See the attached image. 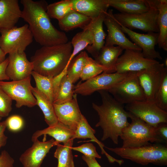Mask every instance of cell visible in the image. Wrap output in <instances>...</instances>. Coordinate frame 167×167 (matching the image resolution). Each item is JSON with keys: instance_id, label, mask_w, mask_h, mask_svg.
Here are the masks:
<instances>
[{"instance_id": "1", "label": "cell", "mask_w": 167, "mask_h": 167, "mask_svg": "<svg viewBox=\"0 0 167 167\" xmlns=\"http://www.w3.org/2000/svg\"><path fill=\"white\" fill-rule=\"evenodd\" d=\"M21 18L26 22L36 42L42 46H51L68 42L65 33L56 29L47 13L45 0H21Z\"/></svg>"}, {"instance_id": "2", "label": "cell", "mask_w": 167, "mask_h": 167, "mask_svg": "<svg viewBox=\"0 0 167 167\" xmlns=\"http://www.w3.org/2000/svg\"><path fill=\"white\" fill-rule=\"evenodd\" d=\"M98 92L101 97L102 104L98 105L92 103L93 108L97 112L99 118L95 126L101 127L103 130L102 141L110 138L114 143L118 144V137L122 130L129 124L127 119L129 113L107 91Z\"/></svg>"}, {"instance_id": "3", "label": "cell", "mask_w": 167, "mask_h": 167, "mask_svg": "<svg viewBox=\"0 0 167 167\" xmlns=\"http://www.w3.org/2000/svg\"><path fill=\"white\" fill-rule=\"evenodd\" d=\"M71 41L51 46H42L31 58L33 71L43 76L53 77L67 69L72 53Z\"/></svg>"}, {"instance_id": "4", "label": "cell", "mask_w": 167, "mask_h": 167, "mask_svg": "<svg viewBox=\"0 0 167 167\" xmlns=\"http://www.w3.org/2000/svg\"><path fill=\"white\" fill-rule=\"evenodd\" d=\"M105 148L122 158L143 165H167V146L160 143L132 148Z\"/></svg>"}, {"instance_id": "5", "label": "cell", "mask_w": 167, "mask_h": 167, "mask_svg": "<svg viewBox=\"0 0 167 167\" xmlns=\"http://www.w3.org/2000/svg\"><path fill=\"white\" fill-rule=\"evenodd\" d=\"M129 113L131 122L122 130L120 136L124 148L140 147L151 143L165 142L158 136L155 127Z\"/></svg>"}, {"instance_id": "6", "label": "cell", "mask_w": 167, "mask_h": 167, "mask_svg": "<svg viewBox=\"0 0 167 167\" xmlns=\"http://www.w3.org/2000/svg\"><path fill=\"white\" fill-rule=\"evenodd\" d=\"M147 1L149 9L146 12L133 14L118 13L113 14L114 17L120 24L129 29L159 33L157 21L159 0Z\"/></svg>"}, {"instance_id": "7", "label": "cell", "mask_w": 167, "mask_h": 167, "mask_svg": "<svg viewBox=\"0 0 167 167\" xmlns=\"http://www.w3.org/2000/svg\"><path fill=\"white\" fill-rule=\"evenodd\" d=\"M0 47L6 55L24 52L33 41V36L28 24L0 30Z\"/></svg>"}, {"instance_id": "8", "label": "cell", "mask_w": 167, "mask_h": 167, "mask_svg": "<svg viewBox=\"0 0 167 167\" xmlns=\"http://www.w3.org/2000/svg\"><path fill=\"white\" fill-rule=\"evenodd\" d=\"M133 73H120L115 72L108 73L103 72L74 86V93L87 96L96 91H108Z\"/></svg>"}, {"instance_id": "9", "label": "cell", "mask_w": 167, "mask_h": 167, "mask_svg": "<svg viewBox=\"0 0 167 167\" xmlns=\"http://www.w3.org/2000/svg\"><path fill=\"white\" fill-rule=\"evenodd\" d=\"M31 76L18 81H0V87L13 100L15 106L32 107L37 105V101L32 92L33 87L31 83Z\"/></svg>"}, {"instance_id": "10", "label": "cell", "mask_w": 167, "mask_h": 167, "mask_svg": "<svg viewBox=\"0 0 167 167\" xmlns=\"http://www.w3.org/2000/svg\"><path fill=\"white\" fill-rule=\"evenodd\" d=\"M137 73H133L107 91L122 105L146 101L145 96L139 83Z\"/></svg>"}, {"instance_id": "11", "label": "cell", "mask_w": 167, "mask_h": 167, "mask_svg": "<svg viewBox=\"0 0 167 167\" xmlns=\"http://www.w3.org/2000/svg\"><path fill=\"white\" fill-rule=\"evenodd\" d=\"M164 66V63H160L159 62L137 73L139 83L143 90L147 102L155 103L156 93L166 67Z\"/></svg>"}, {"instance_id": "12", "label": "cell", "mask_w": 167, "mask_h": 167, "mask_svg": "<svg viewBox=\"0 0 167 167\" xmlns=\"http://www.w3.org/2000/svg\"><path fill=\"white\" fill-rule=\"evenodd\" d=\"M127 111L154 126L162 122L167 123V111L159 108L155 103L135 101L127 104Z\"/></svg>"}, {"instance_id": "13", "label": "cell", "mask_w": 167, "mask_h": 167, "mask_svg": "<svg viewBox=\"0 0 167 167\" xmlns=\"http://www.w3.org/2000/svg\"><path fill=\"white\" fill-rule=\"evenodd\" d=\"M104 23L108 31L104 45H117L123 50L142 51L140 47L126 36L121 29L120 24L114 17L112 9H109L106 13Z\"/></svg>"}, {"instance_id": "14", "label": "cell", "mask_w": 167, "mask_h": 167, "mask_svg": "<svg viewBox=\"0 0 167 167\" xmlns=\"http://www.w3.org/2000/svg\"><path fill=\"white\" fill-rule=\"evenodd\" d=\"M159 62L145 58L142 51L126 49L120 56L115 66V72L120 73L138 72Z\"/></svg>"}, {"instance_id": "15", "label": "cell", "mask_w": 167, "mask_h": 167, "mask_svg": "<svg viewBox=\"0 0 167 167\" xmlns=\"http://www.w3.org/2000/svg\"><path fill=\"white\" fill-rule=\"evenodd\" d=\"M32 142V146L25 151L19 158L23 167H41L43 160L50 149L59 143L53 138L42 141L37 139Z\"/></svg>"}, {"instance_id": "16", "label": "cell", "mask_w": 167, "mask_h": 167, "mask_svg": "<svg viewBox=\"0 0 167 167\" xmlns=\"http://www.w3.org/2000/svg\"><path fill=\"white\" fill-rule=\"evenodd\" d=\"M119 23L123 32L126 33L134 43L142 49V53L145 58L151 59H162L160 53L155 49V46L158 43V33L148 32L145 34L140 33Z\"/></svg>"}, {"instance_id": "17", "label": "cell", "mask_w": 167, "mask_h": 167, "mask_svg": "<svg viewBox=\"0 0 167 167\" xmlns=\"http://www.w3.org/2000/svg\"><path fill=\"white\" fill-rule=\"evenodd\" d=\"M7 58L8 62L6 73L10 79L18 81L31 76L33 66L28 59L25 52L10 53Z\"/></svg>"}, {"instance_id": "18", "label": "cell", "mask_w": 167, "mask_h": 167, "mask_svg": "<svg viewBox=\"0 0 167 167\" xmlns=\"http://www.w3.org/2000/svg\"><path fill=\"white\" fill-rule=\"evenodd\" d=\"M77 95L74 94L72 99L65 103L53 104L58 121L74 131L76 129L82 115L78 104Z\"/></svg>"}, {"instance_id": "19", "label": "cell", "mask_w": 167, "mask_h": 167, "mask_svg": "<svg viewBox=\"0 0 167 167\" xmlns=\"http://www.w3.org/2000/svg\"><path fill=\"white\" fill-rule=\"evenodd\" d=\"M21 15L18 0H0V31L15 26Z\"/></svg>"}, {"instance_id": "20", "label": "cell", "mask_w": 167, "mask_h": 167, "mask_svg": "<svg viewBox=\"0 0 167 167\" xmlns=\"http://www.w3.org/2000/svg\"><path fill=\"white\" fill-rule=\"evenodd\" d=\"M74 10L92 19L106 13L109 6L108 0H72Z\"/></svg>"}, {"instance_id": "21", "label": "cell", "mask_w": 167, "mask_h": 167, "mask_svg": "<svg viewBox=\"0 0 167 167\" xmlns=\"http://www.w3.org/2000/svg\"><path fill=\"white\" fill-rule=\"evenodd\" d=\"M74 134V131L58 122L53 126L36 131L32 135L31 140L32 141L38 139L42 135H48L54 138L58 143H62L63 145H65L73 139Z\"/></svg>"}, {"instance_id": "22", "label": "cell", "mask_w": 167, "mask_h": 167, "mask_svg": "<svg viewBox=\"0 0 167 167\" xmlns=\"http://www.w3.org/2000/svg\"><path fill=\"white\" fill-rule=\"evenodd\" d=\"M105 14L92 19L88 27L92 32L93 40L92 44L87 46L86 49L94 58L105 45V40L107 35L104 31L103 23Z\"/></svg>"}, {"instance_id": "23", "label": "cell", "mask_w": 167, "mask_h": 167, "mask_svg": "<svg viewBox=\"0 0 167 167\" xmlns=\"http://www.w3.org/2000/svg\"><path fill=\"white\" fill-rule=\"evenodd\" d=\"M123 50L118 46L104 45L94 59L105 68L106 73H114L117 61Z\"/></svg>"}, {"instance_id": "24", "label": "cell", "mask_w": 167, "mask_h": 167, "mask_svg": "<svg viewBox=\"0 0 167 167\" xmlns=\"http://www.w3.org/2000/svg\"><path fill=\"white\" fill-rule=\"evenodd\" d=\"M109 6L121 13L133 14L148 11L149 5L147 0H108Z\"/></svg>"}, {"instance_id": "25", "label": "cell", "mask_w": 167, "mask_h": 167, "mask_svg": "<svg viewBox=\"0 0 167 167\" xmlns=\"http://www.w3.org/2000/svg\"><path fill=\"white\" fill-rule=\"evenodd\" d=\"M92 20L91 18L73 10L58 20L60 29L67 32L77 28L84 30L88 28Z\"/></svg>"}, {"instance_id": "26", "label": "cell", "mask_w": 167, "mask_h": 167, "mask_svg": "<svg viewBox=\"0 0 167 167\" xmlns=\"http://www.w3.org/2000/svg\"><path fill=\"white\" fill-rule=\"evenodd\" d=\"M74 131L73 139H90L91 141L95 142L98 144L101 149L102 154L105 155L109 162L112 163L116 162L118 163H120L119 160L114 158L105 151L104 149V145L95 137L94 134L96 133L95 130L90 126L86 119L83 114L76 129Z\"/></svg>"}, {"instance_id": "27", "label": "cell", "mask_w": 167, "mask_h": 167, "mask_svg": "<svg viewBox=\"0 0 167 167\" xmlns=\"http://www.w3.org/2000/svg\"><path fill=\"white\" fill-rule=\"evenodd\" d=\"M32 92L36 98L37 105L42 111L45 120L49 126L57 124L58 121L55 114L53 104L36 88L32 87Z\"/></svg>"}, {"instance_id": "28", "label": "cell", "mask_w": 167, "mask_h": 167, "mask_svg": "<svg viewBox=\"0 0 167 167\" xmlns=\"http://www.w3.org/2000/svg\"><path fill=\"white\" fill-rule=\"evenodd\" d=\"M157 24L159 30L158 39L159 47L167 51V0H159Z\"/></svg>"}, {"instance_id": "29", "label": "cell", "mask_w": 167, "mask_h": 167, "mask_svg": "<svg viewBox=\"0 0 167 167\" xmlns=\"http://www.w3.org/2000/svg\"><path fill=\"white\" fill-rule=\"evenodd\" d=\"M93 40L92 32L88 27L74 36L71 41L73 50L68 62V66L75 56L88 46L91 45L93 43Z\"/></svg>"}, {"instance_id": "30", "label": "cell", "mask_w": 167, "mask_h": 167, "mask_svg": "<svg viewBox=\"0 0 167 167\" xmlns=\"http://www.w3.org/2000/svg\"><path fill=\"white\" fill-rule=\"evenodd\" d=\"M89 57L85 51H81L71 61L67 69L66 75L73 84L80 78L83 68Z\"/></svg>"}, {"instance_id": "31", "label": "cell", "mask_w": 167, "mask_h": 167, "mask_svg": "<svg viewBox=\"0 0 167 167\" xmlns=\"http://www.w3.org/2000/svg\"><path fill=\"white\" fill-rule=\"evenodd\" d=\"M66 73L61 80L53 104H62L70 101L73 97L74 94V84L67 76Z\"/></svg>"}, {"instance_id": "32", "label": "cell", "mask_w": 167, "mask_h": 167, "mask_svg": "<svg viewBox=\"0 0 167 167\" xmlns=\"http://www.w3.org/2000/svg\"><path fill=\"white\" fill-rule=\"evenodd\" d=\"M73 139L65 145L58 143L54 154L58 160L57 167H75L72 149Z\"/></svg>"}, {"instance_id": "33", "label": "cell", "mask_w": 167, "mask_h": 167, "mask_svg": "<svg viewBox=\"0 0 167 167\" xmlns=\"http://www.w3.org/2000/svg\"><path fill=\"white\" fill-rule=\"evenodd\" d=\"M73 10L72 0H62L48 4L47 13L50 18L58 20Z\"/></svg>"}, {"instance_id": "34", "label": "cell", "mask_w": 167, "mask_h": 167, "mask_svg": "<svg viewBox=\"0 0 167 167\" xmlns=\"http://www.w3.org/2000/svg\"><path fill=\"white\" fill-rule=\"evenodd\" d=\"M31 75L34 79L36 85V87L43 93L49 100L53 103V77L43 76L34 71L32 72Z\"/></svg>"}, {"instance_id": "35", "label": "cell", "mask_w": 167, "mask_h": 167, "mask_svg": "<svg viewBox=\"0 0 167 167\" xmlns=\"http://www.w3.org/2000/svg\"><path fill=\"white\" fill-rule=\"evenodd\" d=\"M105 72L106 70L95 59L89 57L80 76L82 80L86 81Z\"/></svg>"}, {"instance_id": "36", "label": "cell", "mask_w": 167, "mask_h": 167, "mask_svg": "<svg viewBox=\"0 0 167 167\" xmlns=\"http://www.w3.org/2000/svg\"><path fill=\"white\" fill-rule=\"evenodd\" d=\"M155 103L160 108L167 111V68H166L156 91Z\"/></svg>"}, {"instance_id": "37", "label": "cell", "mask_w": 167, "mask_h": 167, "mask_svg": "<svg viewBox=\"0 0 167 167\" xmlns=\"http://www.w3.org/2000/svg\"><path fill=\"white\" fill-rule=\"evenodd\" d=\"M12 100L0 87V116H7L12 109Z\"/></svg>"}, {"instance_id": "38", "label": "cell", "mask_w": 167, "mask_h": 167, "mask_svg": "<svg viewBox=\"0 0 167 167\" xmlns=\"http://www.w3.org/2000/svg\"><path fill=\"white\" fill-rule=\"evenodd\" d=\"M6 128L11 131L17 132L23 128L24 122L20 116L14 115L8 117L6 120Z\"/></svg>"}, {"instance_id": "39", "label": "cell", "mask_w": 167, "mask_h": 167, "mask_svg": "<svg viewBox=\"0 0 167 167\" xmlns=\"http://www.w3.org/2000/svg\"><path fill=\"white\" fill-rule=\"evenodd\" d=\"M71 149L79 151L88 157L98 159L101 158L97 152L95 147L92 143H86L77 147H72Z\"/></svg>"}, {"instance_id": "40", "label": "cell", "mask_w": 167, "mask_h": 167, "mask_svg": "<svg viewBox=\"0 0 167 167\" xmlns=\"http://www.w3.org/2000/svg\"><path fill=\"white\" fill-rule=\"evenodd\" d=\"M15 161L9 153L4 150L0 153V167H14Z\"/></svg>"}, {"instance_id": "41", "label": "cell", "mask_w": 167, "mask_h": 167, "mask_svg": "<svg viewBox=\"0 0 167 167\" xmlns=\"http://www.w3.org/2000/svg\"><path fill=\"white\" fill-rule=\"evenodd\" d=\"M155 127L157 135L163 139L165 143H167V123H161Z\"/></svg>"}, {"instance_id": "42", "label": "cell", "mask_w": 167, "mask_h": 167, "mask_svg": "<svg viewBox=\"0 0 167 167\" xmlns=\"http://www.w3.org/2000/svg\"><path fill=\"white\" fill-rule=\"evenodd\" d=\"M6 128L5 120L0 122V149L7 143L8 138L4 133Z\"/></svg>"}, {"instance_id": "43", "label": "cell", "mask_w": 167, "mask_h": 167, "mask_svg": "<svg viewBox=\"0 0 167 167\" xmlns=\"http://www.w3.org/2000/svg\"><path fill=\"white\" fill-rule=\"evenodd\" d=\"M8 62V60L7 58L3 62L0 64V81L10 79L6 73V70Z\"/></svg>"}, {"instance_id": "44", "label": "cell", "mask_w": 167, "mask_h": 167, "mask_svg": "<svg viewBox=\"0 0 167 167\" xmlns=\"http://www.w3.org/2000/svg\"><path fill=\"white\" fill-rule=\"evenodd\" d=\"M82 159L86 162L88 167H101L96 158L85 156H82Z\"/></svg>"}, {"instance_id": "45", "label": "cell", "mask_w": 167, "mask_h": 167, "mask_svg": "<svg viewBox=\"0 0 167 167\" xmlns=\"http://www.w3.org/2000/svg\"><path fill=\"white\" fill-rule=\"evenodd\" d=\"M6 55L0 47V64L6 59Z\"/></svg>"}, {"instance_id": "46", "label": "cell", "mask_w": 167, "mask_h": 167, "mask_svg": "<svg viewBox=\"0 0 167 167\" xmlns=\"http://www.w3.org/2000/svg\"><path fill=\"white\" fill-rule=\"evenodd\" d=\"M164 65H165V66H167V59L166 58L164 62Z\"/></svg>"}, {"instance_id": "47", "label": "cell", "mask_w": 167, "mask_h": 167, "mask_svg": "<svg viewBox=\"0 0 167 167\" xmlns=\"http://www.w3.org/2000/svg\"><path fill=\"white\" fill-rule=\"evenodd\" d=\"M2 118L0 116V122H1V120L2 119Z\"/></svg>"}]
</instances>
